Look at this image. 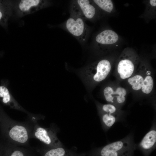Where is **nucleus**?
<instances>
[{"instance_id": "f8f14e48", "label": "nucleus", "mask_w": 156, "mask_h": 156, "mask_svg": "<svg viewBox=\"0 0 156 156\" xmlns=\"http://www.w3.org/2000/svg\"><path fill=\"white\" fill-rule=\"evenodd\" d=\"M101 120L105 128L107 130L111 128L119 120L117 116L104 113L102 116Z\"/></svg>"}, {"instance_id": "9d476101", "label": "nucleus", "mask_w": 156, "mask_h": 156, "mask_svg": "<svg viewBox=\"0 0 156 156\" xmlns=\"http://www.w3.org/2000/svg\"><path fill=\"white\" fill-rule=\"evenodd\" d=\"M119 38L118 34L111 29L104 30L96 37L95 41L101 45H109L116 43Z\"/></svg>"}, {"instance_id": "aec40b11", "label": "nucleus", "mask_w": 156, "mask_h": 156, "mask_svg": "<svg viewBox=\"0 0 156 156\" xmlns=\"http://www.w3.org/2000/svg\"><path fill=\"white\" fill-rule=\"evenodd\" d=\"M0 6V21L3 24H6L9 18L11 16L2 12Z\"/></svg>"}, {"instance_id": "dca6fc26", "label": "nucleus", "mask_w": 156, "mask_h": 156, "mask_svg": "<svg viewBox=\"0 0 156 156\" xmlns=\"http://www.w3.org/2000/svg\"><path fill=\"white\" fill-rule=\"evenodd\" d=\"M63 148H54L45 152L44 156H70Z\"/></svg>"}, {"instance_id": "2eb2a0df", "label": "nucleus", "mask_w": 156, "mask_h": 156, "mask_svg": "<svg viewBox=\"0 0 156 156\" xmlns=\"http://www.w3.org/2000/svg\"><path fill=\"white\" fill-rule=\"evenodd\" d=\"M153 86V81L152 77L150 76H146L143 82L141 89L144 93L148 94L152 91Z\"/></svg>"}, {"instance_id": "6e6552de", "label": "nucleus", "mask_w": 156, "mask_h": 156, "mask_svg": "<svg viewBox=\"0 0 156 156\" xmlns=\"http://www.w3.org/2000/svg\"><path fill=\"white\" fill-rule=\"evenodd\" d=\"M123 56L118 62L117 71L120 78L125 79L129 77L133 72L134 65L130 57V54L127 53V48L124 50Z\"/></svg>"}, {"instance_id": "7ed1b4c3", "label": "nucleus", "mask_w": 156, "mask_h": 156, "mask_svg": "<svg viewBox=\"0 0 156 156\" xmlns=\"http://www.w3.org/2000/svg\"><path fill=\"white\" fill-rule=\"evenodd\" d=\"M6 135L12 145H25L30 138L32 129L27 125L11 120L7 122Z\"/></svg>"}, {"instance_id": "f3484780", "label": "nucleus", "mask_w": 156, "mask_h": 156, "mask_svg": "<svg viewBox=\"0 0 156 156\" xmlns=\"http://www.w3.org/2000/svg\"><path fill=\"white\" fill-rule=\"evenodd\" d=\"M0 97L2 98V101L5 104H9L12 101L8 89L4 86H0Z\"/></svg>"}, {"instance_id": "39448f33", "label": "nucleus", "mask_w": 156, "mask_h": 156, "mask_svg": "<svg viewBox=\"0 0 156 156\" xmlns=\"http://www.w3.org/2000/svg\"><path fill=\"white\" fill-rule=\"evenodd\" d=\"M50 1L45 0H22L18 1L14 8L18 17H21L36 12L51 5Z\"/></svg>"}, {"instance_id": "b1692460", "label": "nucleus", "mask_w": 156, "mask_h": 156, "mask_svg": "<svg viewBox=\"0 0 156 156\" xmlns=\"http://www.w3.org/2000/svg\"><path fill=\"white\" fill-rule=\"evenodd\" d=\"M151 72L149 70L147 71L146 72V74L148 76L150 75H151Z\"/></svg>"}, {"instance_id": "6ab92c4d", "label": "nucleus", "mask_w": 156, "mask_h": 156, "mask_svg": "<svg viewBox=\"0 0 156 156\" xmlns=\"http://www.w3.org/2000/svg\"><path fill=\"white\" fill-rule=\"evenodd\" d=\"M102 108L104 113L116 115L115 114L116 112L117 108L114 105L110 104H104L102 106Z\"/></svg>"}, {"instance_id": "0eeeda50", "label": "nucleus", "mask_w": 156, "mask_h": 156, "mask_svg": "<svg viewBox=\"0 0 156 156\" xmlns=\"http://www.w3.org/2000/svg\"><path fill=\"white\" fill-rule=\"evenodd\" d=\"M79 14L84 20H90L94 17L96 10L94 6L88 0L73 1L71 10Z\"/></svg>"}, {"instance_id": "423d86ee", "label": "nucleus", "mask_w": 156, "mask_h": 156, "mask_svg": "<svg viewBox=\"0 0 156 156\" xmlns=\"http://www.w3.org/2000/svg\"><path fill=\"white\" fill-rule=\"evenodd\" d=\"M155 122H153L150 130L137 145L144 156H149L156 148V128Z\"/></svg>"}, {"instance_id": "9b49d317", "label": "nucleus", "mask_w": 156, "mask_h": 156, "mask_svg": "<svg viewBox=\"0 0 156 156\" xmlns=\"http://www.w3.org/2000/svg\"><path fill=\"white\" fill-rule=\"evenodd\" d=\"M3 156H31L26 150L11 145L5 150Z\"/></svg>"}, {"instance_id": "412c9836", "label": "nucleus", "mask_w": 156, "mask_h": 156, "mask_svg": "<svg viewBox=\"0 0 156 156\" xmlns=\"http://www.w3.org/2000/svg\"><path fill=\"white\" fill-rule=\"evenodd\" d=\"M118 94L119 95L125 96L127 94L126 90L123 88L119 87L114 92V94Z\"/></svg>"}, {"instance_id": "4be33fe9", "label": "nucleus", "mask_w": 156, "mask_h": 156, "mask_svg": "<svg viewBox=\"0 0 156 156\" xmlns=\"http://www.w3.org/2000/svg\"><path fill=\"white\" fill-rule=\"evenodd\" d=\"M117 101L118 103L121 104L123 103L125 100V96L118 95L117 96Z\"/></svg>"}, {"instance_id": "ddd939ff", "label": "nucleus", "mask_w": 156, "mask_h": 156, "mask_svg": "<svg viewBox=\"0 0 156 156\" xmlns=\"http://www.w3.org/2000/svg\"><path fill=\"white\" fill-rule=\"evenodd\" d=\"M92 2L103 10L111 13L114 8L113 3L110 0H94Z\"/></svg>"}, {"instance_id": "5701e85b", "label": "nucleus", "mask_w": 156, "mask_h": 156, "mask_svg": "<svg viewBox=\"0 0 156 156\" xmlns=\"http://www.w3.org/2000/svg\"><path fill=\"white\" fill-rule=\"evenodd\" d=\"M150 5L154 7L156 6V0H150L149 1Z\"/></svg>"}, {"instance_id": "20e7f679", "label": "nucleus", "mask_w": 156, "mask_h": 156, "mask_svg": "<svg viewBox=\"0 0 156 156\" xmlns=\"http://www.w3.org/2000/svg\"><path fill=\"white\" fill-rule=\"evenodd\" d=\"M111 69L109 61L103 59L85 67L82 70L81 75L85 81L91 78L94 82H98L106 78Z\"/></svg>"}, {"instance_id": "1a4fd4ad", "label": "nucleus", "mask_w": 156, "mask_h": 156, "mask_svg": "<svg viewBox=\"0 0 156 156\" xmlns=\"http://www.w3.org/2000/svg\"><path fill=\"white\" fill-rule=\"evenodd\" d=\"M36 138L46 144L55 146L54 142L55 136L51 131L40 127L35 124L33 130H32L30 138Z\"/></svg>"}, {"instance_id": "4468645a", "label": "nucleus", "mask_w": 156, "mask_h": 156, "mask_svg": "<svg viewBox=\"0 0 156 156\" xmlns=\"http://www.w3.org/2000/svg\"><path fill=\"white\" fill-rule=\"evenodd\" d=\"M144 80V78L142 76L137 75L129 78L128 82L132 86L133 90H137L141 89Z\"/></svg>"}, {"instance_id": "f03ea898", "label": "nucleus", "mask_w": 156, "mask_h": 156, "mask_svg": "<svg viewBox=\"0 0 156 156\" xmlns=\"http://www.w3.org/2000/svg\"><path fill=\"white\" fill-rule=\"evenodd\" d=\"M81 43L86 40L89 28L85 21L78 14L70 10L69 18L61 26Z\"/></svg>"}, {"instance_id": "a211bd4d", "label": "nucleus", "mask_w": 156, "mask_h": 156, "mask_svg": "<svg viewBox=\"0 0 156 156\" xmlns=\"http://www.w3.org/2000/svg\"><path fill=\"white\" fill-rule=\"evenodd\" d=\"M112 88L110 86L106 87L103 90V94L106 100L108 102H114V97L112 95L114 94Z\"/></svg>"}, {"instance_id": "f257e3e1", "label": "nucleus", "mask_w": 156, "mask_h": 156, "mask_svg": "<svg viewBox=\"0 0 156 156\" xmlns=\"http://www.w3.org/2000/svg\"><path fill=\"white\" fill-rule=\"evenodd\" d=\"M136 144L133 134L130 133L124 138L104 146L94 155L95 156H134Z\"/></svg>"}]
</instances>
